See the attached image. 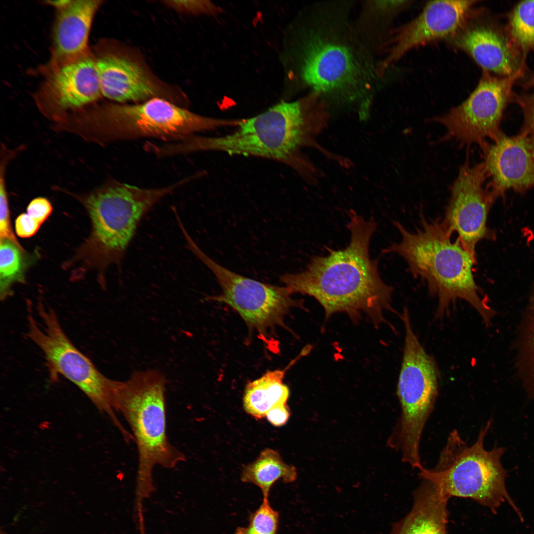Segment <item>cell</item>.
<instances>
[{"instance_id":"21","label":"cell","mask_w":534,"mask_h":534,"mask_svg":"<svg viewBox=\"0 0 534 534\" xmlns=\"http://www.w3.org/2000/svg\"><path fill=\"white\" fill-rule=\"evenodd\" d=\"M312 347L308 346L289 364L282 369L269 370L246 385L243 398L244 410L256 419L265 417L272 407L286 404L290 396L283 379L287 370L300 358L307 355Z\"/></svg>"},{"instance_id":"9","label":"cell","mask_w":534,"mask_h":534,"mask_svg":"<svg viewBox=\"0 0 534 534\" xmlns=\"http://www.w3.org/2000/svg\"><path fill=\"white\" fill-rule=\"evenodd\" d=\"M187 181L149 188L113 181L88 195L84 204L91 219L92 244L99 266L105 268L120 264L144 216Z\"/></svg>"},{"instance_id":"10","label":"cell","mask_w":534,"mask_h":534,"mask_svg":"<svg viewBox=\"0 0 534 534\" xmlns=\"http://www.w3.org/2000/svg\"><path fill=\"white\" fill-rule=\"evenodd\" d=\"M37 313L32 310L27 315L26 337L42 352L52 381L63 376L77 386L96 407L111 419L123 436L128 431L122 425L113 408L115 380L106 377L92 361L79 350L66 335L56 313L39 304Z\"/></svg>"},{"instance_id":"5","label":"cell","mask_w":534,"mask_h":534,"mask_svg":"<svg viewBox=\"0 0 534 534\" xmlns=\"http://www.w3.org/2000/svg\"><path fill=\"white\" fill-rule=\"evenodd\" d=\"M230 125L229 120L201 116L158 96L138 104L90 105L71 114L66 129L104 143L143 137L180 140Z\"/></svg>"},{"instance_id":"33","label":"cell","mask_w":534,"mask_h":534,"mask_svg":"<svg viewBox=\"0 0 534 534\" xmlns=\"http://www.w3.org/2000/svg\"><path fill=\"white\" fill-rule=\"evenodd\" d=\"M528 87H534V75L527 82Z\"/></svg>"},{"instance_id":"22","label":"cell","mask_w":534,"mask_h":534,"mask_svg":"<svg viewBox=\"0 0 534 534\" xmlns=\"http://www.w3.org/2000/svg\"><path fill=\"white\" fill-rule=\"evenodd\" d=\"M297 476L294 466L285 463L277 451L267 448L255 460L243 467L241 480L258 487L263 499H269L270 489L276 481L292 483L296 480Z\"/></svg>"},{"instance_id":"2","label":"cell","mask_w":534,"mask_h":534,"mask_svg":"<svg viewBox=\"0 0 534 534\" xmlns=\"http://www.w3.org/2000/svg\"><path fill=\"white\" fill-rule=\"evenodd\" d=\"M328 116L317 102H281L255 116L241 119L229 134L197 136L192 146L196 152L217 151L279 161L313 183L316 181V170L302 150L314 146L329 154L316 141L327 126Z\"/></svg>"},{"instance_id":"25","label":"cell","mask_w":534,"mask_h":534,"mask_svg":"<svg viewBox=\"0 0 534 534\" xmlns=\"http://www.w3.org/2000/svg\"><path fill=\"white\" fill-rule=\"evenodd\" d=\"M249 522L247 527H237L235 534H277L279 514L269 499H263L259 508L250 515Z\"/></svg>"},{"instance_id":"1","label":"cell","mask_w":534,"mask_h":534,"mask_svg":"<svg viewBox=\"0 0 534 534\" xmlns=\"http://www.w3.org/2000/svg\"><path fill=\"white\" fill-rule=\"evenodd\" d=\"M350 240L344 249H329L325 256L311 258L306 268L285 273L280 281L292 294L314 298L322 307L325 319L338 312L356 322L365 314L375 327L386 321L384 312L394 311L393 288L381 278L377 260L369 246L377 223L354 210L349 213Z\"/></svg>"},{"instance_id":"26","label":"cell","mask_w":534,"mask_h":534,"mask_svg":"<svg viewBox=\"0 0 534 534\" xmlns=\"http://www.w3.org/2000/svg\"><path fill=\"white\" fill-rule=\"evenodd\" d=\"M0 174V238L9 240L19 247L12 232L10 223V213L6 188L5 172L9 160L12 158L7 154L1 155Z\"/></svg>"},{"instance_id":"23","label":"cell","mask_w":534,"mask_h":534,"mask_svg":"<svg viewBox=\"0 0 534 534\" xmlns=\"http://www.w3.org/2000/svg\"><path fill=\"white\" fill-rule=\"evenodd\" d=\"M506 31L526 62L528 53L534 51V0L521 1L508 15Z\"/></svg>"},{"instance_id":"31","label":"cell","mask_w":534,"mask_h":534,"mask_svg":"<svg viewBox=\"0 0 534 534\" xmlns=\"http://www.w3.org/2000/svg\"><path fill=\"white\" fill-rule=\"evenodd\" d=\"M290 416V410L286 404L272 407L267 411L265 417L272 425L280 427L287 423Z\"/></svg>"},{"instance_id":"4","label":"cell","mask_w":534,"mask_h":534,"mask_svg":"<svg viewBox=\"0 0 534 534\" xmlns=\"http://www.w3.org/2000/svg\"><path fill=\"white\" fill-rule=\"evenodd\" d=\"M166 382L165 376L154 369L135 371L128 380L115 382L113 408L130 426L137 449L135 502L139 509L154 490V468L172 469L185 460L167 435Z\"/></svg>"},{"instance_id":"13","label":"cell","mask_w":534,"mask_h":534,"mask_svg":"<svg viewBox=\"0 0 534 534\" xmlns=\"http://www.w3.org/2000/svg\"><path fill=\"white\" fill-rule=\"evenodd\" d=\"M488 178L483 162H465L451 187L445 218L446 225L460 244L475 259L477 244L494 237L487 226L488 215L496 199L485 182Z\"/></svg>"},{"instance_id":"18","label":"cell","mask_w":534,"mask_h":534,"mask_svg":"<svg viewBox=\"0 0 534 534\" xmlns=\"http://www.w3.org/2000/svg\"><path fill=\"white\" fill-rule=\"evenodd\" d=\"M102 2L65 0L56 8L51 57L47 67L74 59L89 51L88 41L92 23Z\"/></svg>"},{"instance_id":"32","label":"cell","mask_w":534,"mask_h":534,"mask_svg":"<svg viewBox=\"0 0 534 534\" xmlns=\"http://www.w3.org/2000/svg\"><path fill=\"white\" fill-rule=\"evenodd\" d=\"M530 300V308L532 312H534V288L532 290L531 294ZM531 327V331L529 334V357L530 362H531V371L532 373V380H533L534 384V316L533 318V322Z\"/></svg>"},{"instance_id":"30","label":"cell","mask_w":534,"mask_h":534,"mask_svg":"<svg viewBox=\"0 0 534 534\" xmlns=\"http://www.w3.org/2000/svg\"><path fill=\"white\" fill-rule=\"evenodd\" d=\"M207 1L201 0H169L165 2L176 9L192 13L210 11L213 6Z\"/></svg>"},{"instance_id":"28","label":"cell","mask_w":534,"mask_h":534,"mask_svg":"<svg viewBox=\"0 0 534 534\" xmlns=\"http://www.w3.org/2000/svg\"><path fill=\"white\" fill-rule=\"evenodd\" d=\"M50 202L45 198L39 197L33 199L27 207V213L37 222L42 224L52 211Z\"/></svg>"},{"instance_id":"7","label":"cell","mask_w":534,"mask_h":534,"mask_svg":"<svg viewBox=\"0 0 534 534\" xmlns=\"http://www.w3.org/2000/svg\"><path fill=\"white\" fill-rule=\"evenodd\" d=\"M492 423L490 420L481 429L475 442L468 445L456 430L450 433L436 466L422 467L419 476L431 482L449 499L453 496L473 499L493 513L507 502L521 521L522 515L510 496L505 485L507 471L501 458L505 451L495 446L484 447V440Z\"/></svg>"},{"instance_id":"29","label":"cell","mask_w":534,"mask_h":534,"mask_svg":"<svg viewBox=\"0 0 534 534\" xmlns=\"http://www.w3.org/2000/svg\"><path fill=\"white\" fill-rule=\"evenodd\" d=\"M41 225L27 213H22L15 220V231L21 238H29L37 232Z\"/></svg>"},{"instance_id":"6","label":"cell","mask_w":534,"mask_h":534,"mask_svg":"<svg viewBox=\"0 0 534 534\" xmlns=\"http://www.w3.org/2000/svg\"><path fill=\"white\" fill-rule=\"evenodd\" d=\"M332 25L308 31L301 50L300 75L313 91L334 101L355 105L368 117L373 72L356 43Z\"/></svg>"},{"instance_id":"12","label":"cell","mask_w":534,"mask_h":534,"mask_svg":"<svg viewBox=\"0 0 534 534\" xmlns=\"http://www.w3.org/2000/svg\"><path fill=\"white\" fill-rule=\"evenodd\" d=\"M523 76H494L485 70L479 82L462 103L435 120L446 131V138L462 145L483 148L502 132L500 124L508 103L513 99L514 83Z\"/></svg>"},{"instance_id":"11","label":"cell","mask_w":534,"mask_h":534,"mask_svg":"<svg viewBox=\"0 0 534 534\" xmlns=\"http://www.w3.org/2000/svg\"><path fill=\"white\" fill-rule=\"evenodd\" d=\"M187 246L215 275L222 292L209 297L235 310L250 329L257 332L270 350L276 352L277 341L272 334L277 326L284 327L285 316L293 308L304 309L303 300L293 299L285 286L252 279L221 266L209 257L190 237Z\"/></svg>"},{"instance_id":"27","label":"cell","mask_w":534,"mask_h":534,"mask_svg":"<svg viewBox=\"0 0 534 534\" xmlns=\"http://www.w3.org/2000/svg\"><path fill=\"white\" fill-rule=\"evenodd\" d=\"M513 99L520 106L524 116L520 133L534 135V93H514Z\"/></svg>"},{"instance_id":"14","label":"cell","mask_w":534,"mask_h":534,"mask_svg":"<svg viewBox=\"0 0 534 534\" xmlns=\"http://www.w3.org/2000/svg\"><path fill=\"white\" fill-rule=\"evenodd\" d=\"M46 70L35 100L40 110L54 122L102 96L95 58L89 51Z\"/></svg>"},{"instance_id":"19","label":"cell","mask_w":534,"mask_h":534,"mask_svg":"<svg viewBox=\"0 0 534 534\" xmlns=\"http://www.w3.org/2000/svg\"><path fill=\"white\" fill-rule=\"evenodd\" d=\"M93 55L102 96L120 103L158 97L157 87L138 63L113 53Z\"/></svg>"},{"instance_id":"15","label":"cell","mask_w":534,"mask_h":534,"mask_svg":"<svg viewBox=\"0 0 534 534\" xmlns=\"http://www.w3.org/2000/svg\"><path fill=\"white\" fill-rule=\"evenodd\" d=\"M482 149L487 185L496 198L509 189L523 193L534 186V135L501 132Z\"/></svg>"},{"instance_id":"17","label":"cell","mask_w":534,"mask_h":534,"mask_svg":"<svg viewBox=\"0 0 534 534\" xmlns=\"http://www.w3.org/2000/svg\"><path fill=\"white\" fill-rule=\"evenodd\" d=\"M455 44L469 54L483 70L499 76L524 75L526 62L509 37L505 27L485 24L467 30Z\"/></svg>"},{"instance_id":"3","label":"cell","mask_w":534,"mask_h":534,"mask_svg":"<svg viewBox=\"0 0 534 534\" xmlns=\"http://www.w3.org/2000/svg\"><path fill=\"white\" fill-rule=\"evenodd\" d=\"M394 225L400 241L383 250L396 253L407 263L409 271L427 285L429 293L438 299L436 316L443 317L458 299L469 304L484 321L490 322L492 309L482 298L474 275V258L456 239L444 220L422 219L415 231L398 222Z\"/></svg>"},{"instance_id":"24","label":"cell","mask_w":534,"mask_h":534,"mask_svg":"<svg viewBox=\"0 0 534 534\" xmlns=\"http://www.w3.org/2000/svg\"><path fill=\"white\" fill-rule=\"evenodd\" d=\"M23 250L12 241L0 238V297L4 300L11 293L12 284L23 278L25 267L21 251Z\"/></svg>"},{"instance_id":"8","label":"cell","mask_w":534,"mask_h":534,"mask_svg":"<svg viewBox=\"0 0 534 534\" xmlns=\"http://www.w3.org/2000/svg\"><path fill=\"white\" fill-rule=\"evenodd\" d=\"M405 328L402 362L397 387L401 413L388 440L402 461L419 469L420 444L425 425L438 396L439 372L436 361L415 334L407 309L400 316Z\"/></svg>"},{"instance_id":"16","label":"cell","mask_w":534,"mask_h":534,"mask_svg":"<svg viewBox=\"0 0 534 534\" xmlns=\"http://www.w3.org/2000/svg\"><path fill=\"white\" fill-rule=\"evenodd\" d=\"M477 1L436 0L428 2L414 19L398 32L385 66L414 48L453 35L462 27Z\"/></svg>"},{"instance_id":"20","label":"cell","mask_w":534,"mask_h":534,"mask_svg":"<svg viewBox=\"0 0 534 534\" xmlns=\"http://www.w3.org/2000/svg\"><path fill=\"white\" fill-rule=\"evenodd\" d=\"M409 513L394 523L389 534H447L448 499L429 481L414 491Z\"/></svg>"}]
</instances>
